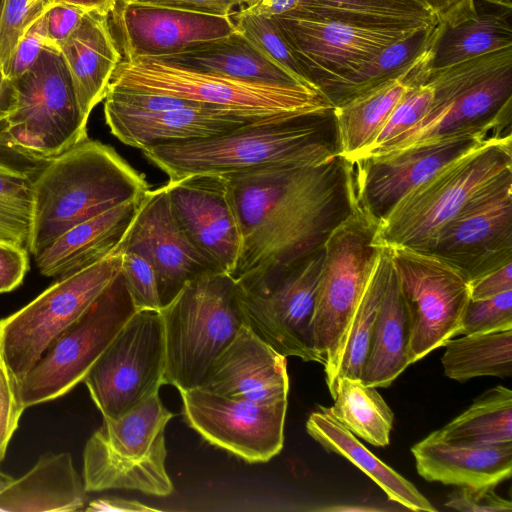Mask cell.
Here are the masks:
<instances>
[{
  "label": "cell",
  "mask_w": 512,
  "mask_h": 512,
  "mask_svg": "<svg viewBox=\"0 0 512 512\" xmlns=\"http://www.w3.org/2000/svg\"><path fill=\"white\" fill-rule=\"evenodd\" d=\"M241 244L234 281L281 271L321 249L356 208L353 165L338 155L316 166L226 174Z\"/></svg>",
  "instance_id": "1"
},
{
  "label": "cell",
  "mask_w": 512,
  "mask_h": 512,
  "mask_svg": "<svg viewBox=\"0 0 512 512\" xmlns=\"http://www.w3.org/2000/svg\"><path fill=\"white\" fill-rule=\"evenodd\" d=\"M168 181L274 167L316 166L339 155L333 109L265 121L206 139L141 150Z\"/></svg>",
  "instance_id": "2"
},
{
  "label": "cell",
  "mask_w": 512,
  "mask_h": 512,
  "mask_svg": "<svg viewBox=\"0 0 512 512\" xmlns=\"http://www.w3.org/2000/svg\"><path fill=\"white\" fill-rule=\"evenodd\" d=\"M44 163L32 178L27 249L34 256L72 226L149 190L111 146L88 138Z\"/></svg>",
  "instance_id": "3"
},
{
  "label": "cell",
  "mask_w": 512,
  "mask_h": 512,
  "mask_svg": "<svg viewBox=\"0 0 512 512\" xmlns=\"http://www.w3.org/2000/svg\"><path fill=\"white\" fill-rule=\"evenodd\" d=\"M427 81L433 89L428 113L373 156L458 137L511 134L502 131L512 120V47L430 69Z\"/></svg>",
  "instance_id": "4"
},
{
  "label": "cell",
  "mask_w": 512,
  "mask_h": 512,
  "mask_svg": "<svg viewBox=\"0 0 512 512\" xmlns=\"http://www.w3.org/2000/svg\"><path fill=\"white\" fill-rule=\"evenodd\" d=\"M160 313L164 382L179 392L201 387L216 359L248 325L236 282L222 272L190 280Z\"/></svg>",
  "instance_id": "5"
},
{
  "label": "cell",
  "mask_w": 512,
  "mask_h": 512,
  "mask_svg": "<svg viewBox=\"0 0 512 512\" xmlns=\"http://www.w3.org/2000/svg\"><path fill=\"white\" fill-rule=\"evenodd\" d=\"M108 87L174 96L265 119L333 109L317 88L247 81L187 69L157 58L122 60Z\"/></svg>",
  "instance_id": "6"
},
{
  "label": "cell",
  "mask_w": 512,
  "mask_h": 512,
  "mask_svg": "<svg viewBox=\"0 0 512 512\" xmlns=\"http://www.w3.org/2000/svg\"><path fill=\"white\" fill-rule=\"evenodd\" d=\"M510 170L511 134L485 140L408 192L378 224L376 244L420 250L475 194Z\"/></svg>",
  "instance_id": "7"
},
{
  "label": "cell",
  "mask_w": 512,
  "mask_h": 512,
  "mask_svg": "<svg viewBox=\"0 0 512 512\" xmlns=\"http://www.w3.org/2000/svg\"><path fill=\"white\" fill-rule=\"evenodd\" d=\"M172 417L158 394L119 418L103 417L83 451L86 492L127 489L170 495L173 484L165 467V427Z\"/></svg>",
  "instance_id": "8"
},
{
  "label": "cell",
  "mask_w": 512,
  "mask_h": 512,
  "mask_svg": "<svg viewBox=\"0 0 512 512\" xmlns=\"http://www.w3.org/2000/svg\"><path fill=\"white\" fill-rule=\"evenodd\" d=\"M377 226L357 207L323 245L312 329L314 347L325 367L331 396L350 322L381 250L375 242Z\"/></svg>",
  "instance_id": "9"
},
{
  "label": "cell",
  "mask_w": 512,
  "mask_h": 512,
  "mask_svg": "<svg viewBox=\"0 0 512 512\" xmlns=\"http://www.w3.org/2000/svg\"><path fill=\"white\" fill-rule=\"evenodd\" d=\"M12 83L13 105L0 130L6 147L29 161L46 162L88 138L60 51L45 48Z\"/></svg>",
  "instance_id": "10"
},
{
  "label": "cell",
  "mask_w": 512,
  "mask_h": 512,
  "mask_svg": "<svg viewBox=\"0 0 512 512\" xmlns=\"http://www.w3.org/2000/svg\"><path fill=\"white\" fill-rule=\"evenodd\" d=\"M121 269V253L58 278L36 298L0 319L1 358L18 384L46 350L93 305Z\"/></svg>",
  "instance_id": "11"
},
{
  "label": "cell",
  "mask_w": 512,
  "mask_h": 512,
  "mask_svg": "<svg viewBox=\"0 0 512 512\" xmlns=\"http://www.w3.org/2000/svg\"><path fill=\"white\" fill-rule=\"evenodd\" d=\"M323 247L275 273L236 282L248 326L281 355L322 364L314 347L312 321Z\"/></svg>",
  "instance_id": "12"
},
{
  "label": "cell",
  "mask_w": 512,
  "mask_h": 512,
  "mask_svg": "<svg viewBox=\"0 0 512 512\" xmlns=\"http://www.w3.org/2000/svg\"><path fill=\"white\" fill-rule=\"evenodd\" d=\"M135 312L120 272L89 310L46 350L17 384L23 407L56 400L83 382Z\"/></svg>",
  "instance_id": "13"
},
{
  "label": "cell",
  "mask_w": 512,
  "mask_h": 512,
  "mask_svg": "<svg viewBox=\"0 0 512 512\" xmlns=\"http://www.w3.org/2000/svg\"><path fill=\"white\" fill-rule=\"evenodd\" d=\"M164 366L161 313L136 311L83 382L102 416L116 419L158 394Z\"/></svg>",
  "instance_id": "14"
},
{
  "label": "cell",
  "mask_w": 512,
  "mask_h": 512,
  "mask_svg": "<svg viewBox=\"0 0 512 512\" xmlns=\"http://www.w3.org/2000/svg\"><path fill=\"white\" fill-rule=\"evenodd\" d=\"M411 324L410 364L458 336L470 300L469 281L426 252L388 247Z\"/></svg>",
  "instance_id": "15"
},
{
  "label": "cell",
  "mask_w": 512,
  "mask_h": 512,
  "mask_svg": "<svg viewBox=\"0 0 512 512\" xmlns=\"http://www.w3.org/2000/svg\"><path fill=\"white\" fill-rule=\"evenodd\" d=\"M468 281L512 262V170L475 194L420 250Z\"/></svg>",
  "instance_id": "16"
},
{
  "label": "cell",
  "mask_w": 512,
  "mask_h": 512,
  "mask_svg": "<svg viewBox=\"0 0 512 512\" xmlns=\"http://www.w3.org/2000/svg\"><path fill=\"white\" fill-rule=\"evenodd\" d=\"M180 394L186 423L210 444L250 463L267 462L282 450L287 400L260 403L200 387Z\"/></svg>",
  "instance_id": "17"
},
{
  "label": "cell",
  "mask_w": 512,
  "mask_h": 512,
  "mask_svg": "<svg viewBox=\"0 0 512 512\" xmlns=\"http://www.w3.org/2000/svg\"><path fill=\"white\" fill-rule=\"evenodd\" d=\"M307 79L321 92L415 30L376 29L310 17H274ZM420 29V28H419Z\"/></svg>",
  "instance_id": "18"
},
{
  "label": "cell",
  "mask_w": 512,
  "mask_h": 512,
  "mask_svg": "<svg viewBox=\"0 0 512 512\" xmlns=\"http://www.w3.org/2000/svg\"><path fill=\"white\" fill-rule=\"evenodd\" d=\"M173 212L188 239L217 272L230 275L241 231L226 174H195L165 184Z\"/></svg>",
  "instance_id": "19"
},
{
  "label": "cell",
  "mask_w": 512,
  "mask_h": 512,
  "mask_svg": "<svg viewBox=\"0 0 512 512\" xmlns=\"http://www.w3.org/2000/svg\"><path fill=\"white\" fill-rule=\"evenodd\" d=\"M118 250L137 252L153 266L162 306H166L190 280L212 266L194 247L178 222L165 185L148 190Z\"/></svg>",
  "instance_id": "20"
},
{
  "label": "cell",
  "mask_w": 512,
  "mask_h": 512,
  "mask_svg": "<svg viewBox=\"0 0 512 512\" xmlns=\"http://www.w3.org/2000/svg\"><path fill=\"white\" fill-rule=\"evenodd\" d=\"M489 138L458 137L353 162L357 207L378 225L408 192Z\"/></svg>",
  "instance_id": "21"
},
{
  "label": "cell",
  "mask_w": 512,
  "mask_h": 512,
  "mask_svg": "<svg viewBox=\"0 0 512 512\" xmlns=\"http://www.w3.org/2000/svg\"><path fill=\"white\" fill-rule=\"evenodd\" d=\"M124 60L163 58L192 44L230 35V16H219L117 0L110 13Z\"/></svg>",
  "instance_id": "22"
},
{
  "label": "cell",
  "mask_w": 512,
  "mask_h": 512,
  "mask_svg": "<svg viewBox=\"0 0 512 512\" xmlns=\"http://www.w3.org/2000/svg\"><path fill=\"white\" fill-rule=\"evenodd\" d=\"M104 116L111 133L120 142L140 150L161 144L206 139L275 120L209 105L153 113L104 107Z\"/></svg>",
  "instance_id": "23"
},
{
  "label": "cell",
  "mask_w": 512,
  "mask_h": 512,
  "mask_svg": "<svg viewBox=\"0 0 512 512\" xmlns=\"http://www.w3.org/2000/svg\"><path fill=\"white\" fill-rule=\"evenodd\" d=\"M286 358L244 325L216 359L200 388L260 403L287 400Z\"/></svg>",
  "instance_id": "24"
},
{
  "label": "cell",
  "mask_w": 512,
  "mask_h": 512,
  "mask_svg": "<svg viewBox=\"0 0 512 512\" xmlns=\"http://www.w3.org/2000/svg\"><path fill=\"white\" fill-rule=\"evenodd\" d=\"M411 452L419 475L429 482L495 487L512 474V442L468 445L443 440L432 432Z\"/></svg>",
  "instance_id": "25"
},
{
  "label": "cell",
  "mask_w": 512,
  "mask_h": 512,
  "mask_svg": "<svg viewBox=\"0 0 512 512\" xmlns=\"http://www.w3.org/2000/svg\"><path fill=\"white\" fill-rule=\"evenodd\" d=\"M59 51L70 74L82 118L88 123L93 108L104 100L111 77L122 61L109 15L87 11Z\"/></svg>",
  "instance_id": "26"
},
{
  "label": "cell",
  "mask_w": 512,
  "mask_h": 512,
  "mask_svg": "<svg viewBox=\"0 0 512 512\" xmlns=\"http://www.w3.org/2000/svg\"><path fill=\"white\" fill-rule=\"evenodd\" d=\"M432 47L399 76L333 107L340 156L353 163L373 143L408 88L428 76Z\"/></svg>",
  "instance_id": "27"
},
{
  "label": "cell",
  "mask_w": 512,
  "mask_h": 512,
  "mask_svg": "<svg viewBox=\"0 0 512 512\" xmlns=\"http://www.w3.org/2000/svg\"><path fill=\"white\" fill-rule=\"evenodd\" d=\"M140 200L117 205L63 232L34 256L39 272L60 278L118 250Z\"/></svg>",
  "instance_id": "28"
},
{
  "label": "cell",
  "mask_w": 512,
  "mask_h": 512,
  "mask_svg": "<svg viewBox=\"0 0 512 512\" xmlns=\"http://www.w3.org/2000/svg\"><path fill=\"white\" fill-rule=\"evenodd\" d=\"M83 479L67 452L46 453L22 476L0 485L1 512H68L83 509Z\"/></svg>",
  "instance_id": "29"
},
{
  "label": "cell",
  "mask_w": 512,
  "mask_h": 512,
  "mask_svg": "<svg viewBox=\"0 0 512 512\" xmlns=\"http://www.w3.org/2000/svg\"><path fill=\"white\" fill-rule=\"evenodd\" d=\"M157 59L191 70L247 81L305 85L260 51L238 30L222 38L192 44L175 55Z\"/></svg>",
  "instance_id": "30"
},
{
  "label": "cell",
  "mask_w": 512,
  "mask_h": 512,
  "mask_svg": "<svg viewBox=\"0 0 512 512\" xmlns=\"http://www.w3.org/2000/svg\"><path fill=\"white\" fill-rule=\"evenodd\" d=\"M306 430L327 452L348 459L369 476L389 500L412 511H437L413 483L376 457L327 407L319 406L310 414Z\"/></svg>",
  "instance_id": "31"
},
{
  "label": "cell",
  "mask_w": 512,
  "mask_h": 512,
  "mask_svg": "<svg viewBox=\"0 0 512 512\" xmlns=\"http://www.w3.org/2000/svg\"><path fill=\"white\" fill-rule=\"evenodd\" d=\"M410 338V318L391 262L361 381L389 387L410 365Z\"/></svg>",
  "instance_id": "32"
},
{
  "label": "cell",
  "mask_w": 512,
  "mask_h": 512,
  "mask_svg": "<svg viewBox=\"0 0 512 512\" xmlns=\"http://www.w3.org/2000/svg\"><path fill=\"white\" fill-rule=\"evenodd\" d=\"M288 16L389 30L419 29L438 22L418 0H299L298 8Z\"/></svg>",
  "instance_id": "33"
},
{
  "label": "cell",
  "mask_w": 512,
  "mask_h": 512,
  "mask_svg": "<svg viewBox=\"0 0 512 512\" xmlns=\"http://www.w3.org/2000/svg\"><path fill=\"white\" fill-rule=\"evenodd\" d=\"M511 10L485 13L455 25L440 24L433 44L430 69H440L465 60L512 47Z\"/></svg>",
  "instance_id": "34"
},
{
  "label": "cell",
  "mask_w": 512,
  "mask_h": 512,
  "mask_svg": "<svg viewBox=\"0 0 512 512\" xmlns=\"http://www.w3.org/2000/svg\"><path fill=\"white\" fill-rule=\"evenodd\" d=\"M439 27L436 22L397 40L322 93L334 107L399 76L433 46Z\"/></svg>",
  "instance_id": "35"
},
{
  "label": "cell",
  "mask_w": 512,
  "mask_h": 512,
  "mask_svg": "<svg viewBox=\"0 0 512 512\" xmlns=\"http://www.w3.org/2000/svg\"><path fill=\"white\" fill-rule=\"evenodd\" d=\"M444 347L442 366L450 379L512 376V329L463 335L448 340Z\"/></svg>",
  "instance_id": "36"
},
{
  "label": "cell",
  "mask_w": 512,
  "mask_h": 512,
  "mask_svg": "<svg viewBox=\"0 0 512 512\" xmlns=\"http://www.w3.org/2000/svg\"><path fill=\"white\" fill-rule=\"evenodd\" d=\"M511 426L512 391L499 385L484 392L467 410L433 433L454 443L498 445L512 442Z\"/></svg>",
  "instance_id": "37"
},
{
  "label": "cell",
  "mask_w": 512,
  "mask_h": 512,
  "mask_svg": "<svg viewBox=\"0 0 512 512\" xmlns=\"http://www.w3.org/2000/svg\"><path fill=\"white\" fill-rule=\"evenodd\" d=\"M330 413L355 436L377 447L387 446L394 414L374 386L339 377Z\"/></svg>",
  "instance_id": "38"
},
{
  "label": "cell",
  "mask_w": 512,
  "mask_h": 512,
  "mask_svg": "<svg viewBox=\"0 0 512 512\" xmlns=\"http://www.w3.org/2000/svg\"><path fill=\"white\" fill-rule=\"evenodd\" d=\"M391 268L389 248L381 246L364 294L350 322L337 370L339 377L360 379L369 352L380 302ZM336 379V381H337Z\"/></svg>",
  "instance_id": "39"
},
{
  "label": "cell",
  "mask_w": 512,
  "mask_h": 512,
  "mask_svg": "<svg viewBox=\"0 0 512 512\" xmlns=\"http://www.w3.org/2000/svg\"><path fill=\"white\" fill-rule=\"evenodd\" d=\"M31 208L30 173L0 159V241L27 248Z\"/></svg>",
  "instance_id": "40"
},
{
  "label": "cell",
  "mask_w": 512,
  "mask_h": 512,
  "mask_svg": "<svg viewBox=\"0 0 512 512\" xmlns=\"http://www.w3.org/2000/svg\"><path fill=\"white\" fill-rule=\"evenodd\" d=\"M233 22L236 30L242 33L260 51L303 84L316 88L307 79L301 64L274 17L251 13L242 8L235 13V21Z\"/></svg>",
  "instance_id": "41"
},
{
  "label": "cell",
  "mask_w": 512,
  "mask_h": 512,
  "mask_svg": "<svg viewBox=\"0 0 512 512\" xmlns=\"http://www.w3.org/2000/svg\"><path fill=\"white\" fill-rule=\"evenodd\" d=\"M427 77L415 82L408 88L391 112L376 139L357 160L381 152L425 117L430 109L433 96V89L427 81Z\"/></svg>",
  "instance_id": "42"
},
{
  "label": "cell",
  "mask_w": 512,
  "mask_h": 512,
  "mask_svg": "<svg viewBox=\"0 0 512 512\" xmlns=\"http://www.w3.org/2000/svg\"><path fill=\"white\" fill-rule=\"evenodd\" d=\"M55 0H3L0 11V67L4 69L24 33Z\"/></svg>",
  "instance_id": "43"
},
{
  "label": "cell",
  "mask_w": 512,
  "mask_h": 512,
  "mask_svg": "<svg viewBox=\"0 0 512 512\" xmlns=\"http://www.w3.org/2000/svg\"><path fill=\"white\" fill-rule=\"evenodd\" d=\"M119 251V250H118ZM121 275L136 311L163 308L152 264L137 252L121 250Z\"/></svg>",
  "instance_id": "44"
},
{
  "label": "cell",
  "mask_w": 512,
  "mask_h": 512,
  "mask_svg": "<svg viewBox=\"0 0 512 512\" xmlns=\"http://www.w3.org/2000/svg\"><path fill=\"white\" fill-rule=\"evenodd\" d=\"M512 329V290L467 303L458 336Z\"/></svg>",
  "instance_id": "45"
},
{
  "label": "cell",
  "mask_w": 512,
  "mask_h": 512,
  "mask_svg": "<svg viewBox=\"0 0 512 512\" xmlns=\"http://www.w3.org/2000/svg\"><path fill=\"white\" fill-rule=\"evenodd\" d=\"M48 48L46 13L21 37L3 71L11 81L30 70L42 51Z\"/></svg>",
  "instance_id": "46"
},
{
  "label": "cell",
  "mask_w": 512,
  "mask_h": 512,
  "mask_svg": "<svg viewBox=\"0 0 512 512\" xmlns=\"http://www.w3.org/2000/svg\"><path fill=\"white\" fill-rule=\"evenodd\" d=\"M24 410L17 383L0 360V463L5 457L9 442L18 428Z\"/></svg>",
  "instance_id": "47"
},
{
  "label": "cell",
  "mask_w": 512,
  "mask_h": 512,
  "mask_svg": "<svg viewBox=\"0 0 512 512\" xmlns=\"http://www.w3.org/2000/svg\"><path fill=\"white\" fill-rule=\"evenodd\" d=\"M445 506L463 512H510L512 502L500 497L494 486H460L452 492Z\"/></svg>",
  "instance_id": "48"
},
{
  "label": "cell",
  "mask_w": 512,
  "mask_h": 512,
  "mask_svg": "<svg viewBox=\"0 0 512 512\" xmlns=\"http://www.w3.org/2000/svg\"><path fill=\"white\" fill-rule=\"evenodd\" d=\"M87 11L80 8L55 3L46 12L48 48L59 51L60 46L78 27Z\"/></svg>",
  "instance_id": "49"
},
{
  "label": "cell",
  "mask_w": 512,
  "mask_h": 512,
  "mask_svg": "<svg viewBox=\"0 0 512 512\" xmlns=\"http://www.w3.org/2000/svg\"><path fill=\"white\" fill-rule=\"evenodd\" d=\"M28 249L0 241V294L16 289L29 268Z\"/></svg>",
  "instance_id": "50"
},
{
  "label": "cell",
  "mask_w": 512,
  "mask_h": 512,
  "mask_svg": "<svg viewBox=\"0 0 512 512\" xmlns=\"http://www.w3.org/2000/svg\"><path fill=\"white\" fill-rule=\"evenodd\" d=\"M159 6L177 10L206 13L219 16H230L235 6L244 4L242 0H122Z\"/></svg>",
  "instance_id": "51"
},
{
  "label": "cell",
  "mask_w": 512,
  "mask_h": 512,
  "mask_svg": "<svg viewBox=\"0 0 512 512\" xmlns=\"http://www.w3.org/2000/svg\"><path fill=\"white\" fill-rule=\"evenodd\" d=\"M512 290V262L469 281L470 299L491 298Z\"/></svg>",
  "instance_id": "52"
},
{
  "label": "cell",
  "mask_w": 512,
  "mask_h": 512,
  "mask_svg": "<svg viewBox=\"0 0 512 512\" xmlns=\"http://www.w3.org/2000/svg\"><path fill=\"white\" fill-rule=\"evenodd\" d=\"M437 21L455 25L477 15L474 0H422Z\"/></svg>",
  "instance_id": "53"
},
{
  "label": "cell",
  "mask_w": 512,
  "mask_h": 512,
  "mask_svg": "<svg viewBox=\"0 0 512 512\" xmlns=\"http://www.w3.org/2000/svg\"><path fill=\"white\" fill-rule=\"evenodd\" d=\"M86 511L93 512H150L158 511V509L147 506L135 500H127L123 498H98L89 502Z\"/></svg>",
  "instance_id": "54"
},
{
  "label": "cell",
  "mask_w": 512,
  "mask_h": 512,
  "mask_svg": "<svg viewBox=\"0 0 512 512\" xmlns=\"http://www.w3.org/2000/svg\"><path fill=\"white\" fill-rule=\"evenodd\" d=\"M299 6V0H256L246 5L248 12L268 17L291 15Z\"/></svg>",
  "instance_id": "55"
},
{
  "label": "cell",
  "mask_w": 512,
  "mask_h": 512,
  "mask_svg": "<svg viewBox=\"0 0 512 512\" xmlns=\"http://www.w3.org/2000/svg\"><path fill=\"white\" fill-rule=\"evenodd\" d=\"M14 101V88L0 67V130L3 128Z\"/></svg>",
  "instance_id": "56"
},
{
  "label": "cell",
  "mask_w": 512,
  "mask_h": 512,
  "mask_svg": "<svg viewBox=\"0 0 512 512\" xmlns=\"http://www.w3.org/2000/svg\"><path fill=\"white\" fill-rule=\"evenodd\" d=\"M117 0H55V3L67 4L84 11H96L103 14L112 12Z\"/></svg>",
  "instance_id": "57"
},
{
  "label": "cell",
  "mask_w": 512,
  "mask_h": 512,
  "mask_svg": "<svg viewBox=\"0 0 512 512\" xmlns=\"http://www.w3.org/2000/svg\"><path fill=\"white\" fill-rule=\"evenodd\" d=\"M487 3L499 6L503 9L511 10L512 8V0H483Z\"/></svg>",
  "instance_id": "58"
},
{
  "label": "cell",
  "mask_w": 512,
  "mask_h": 512,
  "mask_svg": "<svg viewBox=\"0 0 512 512\" xmlns=\"http://www.w3.org/2000/svg\"><path fill=\"white\" fill-rule=\"evenodd\" d=\"M13 155V152L0 143V159L9 160Z\"/></svg>",
  "instance_id": "59"
},
{
  "label": "cell",
  "mask_w": 512,
  "mask_h": 512,
  "mask_svg": "<svg viewBox=\"0 0 512 512\" xmlns=\"http://www.w3.org/2000/svg\"><path fill=\"white\" fill-rule=\"evenodd\" d=\"M242 1H243L244 4L249 5V4L253 3V2H255L256 0H242Z\"/></svg>",
  "instance_id": "60"
},
{
  "label": "cell",
  "mask_w": 512,
  "mask_h": 512,
  "mask_svg": "<svg viewBox=\"0 0 512 512\" xmlns=\"http://www.w3.org/2000/svg\"><path fill=\"white\" fill-rule=\"evenodd\" d=\"M2 2H3V0H0V11H1Z\"/></svg>",
  "instance_id": "61"
},
{
  "label": "cell",
  "mask_w": 512,
  "mask_h": 512,
  "mask_svg": "<svg viewBox=\"0 0 512 512\" xmlns=\"http://www.w3.org/2000/svg\"><path fill=\"white\" fill-rule=\"evenodd\" d=\"M0 360H2V358H1V352H0Z\"/></svg>",
  "instance_id": "62"
},
{
  "label": "cell",
  "mask_w": 512,
  "mask_h": 512,
  "mask_svg": "<svg viewBox=\"0 0 512 512\" xmlns=\"http://www.w3.org/2000/svg\"><path fill=\"white\" fill-rule=\"evenodd\" d=\"M418 1H421V2L423 3V1H422V0H418ZM423 4H424V3H423ZM424 5H425V4H424Z\"/></svg>",
  "instance_id": "63"
}]
</instances>
